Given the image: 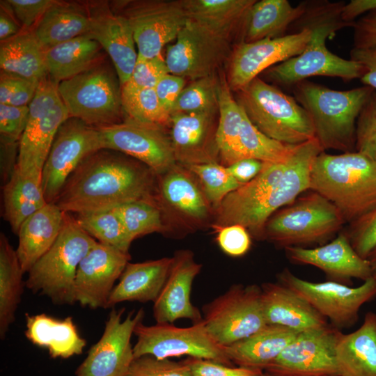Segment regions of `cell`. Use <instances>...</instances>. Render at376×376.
Listing matches in <instances>:
<instances>
[{"instance_id": "cell-1", "label": "cell", "mask_w": 376, "mask_h": 376, "mask_svg": "<svg viewBox=\"0 0 376 376\" xmlns=\"http://www.w3.org/2000/svg\"><path fill=\"white\" fill-rule=\"evenodd\" d=\"M323 149L315 138L297 146L284 163L265 162L260 173L229 194L217 211L213 226L240 224L263 238L268 219L310 189L313 163Z\"/></svg>"}, {"instance_id": "cell-2", "label": "cell", "mask_w": 376, "mask_h": 376, "mask_svg": "<svg viewBox=\"0 0 376 376\" xmlns=\"http://www.w3.org/2000/svg\"><path fill=\"white\" fill-rule=\"evenodd\" d=\"M120 153L102 149L86 157L68 178L55 203L63 212L79 214L131 201L158 200L157 175Z\"/></svg>"}, {"instance_id": "cell-3", "label": "cell", "mask_w": 376, "mask_h": 376, "mask_svg": "<svg viewBox=\"0 0 376 376\" xmlns=\"http://www.w3.org/2000/svg\"><path fill=\"white\" fill-rule=\"evenodd\" d=\"M310 189L332 203L350 224L376 208V162L357 151H323L313 163Z\"/></svg>"}, {"instance_id": "cell-4", "label": "cell", "mask_w": 376, "mask_h": 376, "mask_svg": "<svg viewBox=\"0 0 376 376\" xmlns=\"http://www.w3.org/2000/svg\"><path fill=\"white\" fill-rule=\"evenodd\" d=\"M292 87L294 97L311 117L323 150L355 151L357 120L375 90L363 85L338 91L306 80Z\"/></svg>"}, {"instance_id": "cell-5", "label": "cell", "mask_w": 376, "mask_h": 376, "mask_svg": "<svg viewBox=\"0 0 376 376\" xmlns=\"http://www.w3.org/2000/svg\"><path fill=\"white\" fill-rule=\"evenodd\" d=\"M97 242L72 214L64 212L58 238L29 270L25 286L34 293L45 295L55 304H73L78 266Z\"/></svg>"}, {"instance_id": "cell-6", "label": "cell", "mask_w": 376, "mask_h": 376, "mask_svg": "<svg viewBox=\"0 0 376 376\" xmlns=\"http://www.w3.org/2000/svg\"><path fill=\"white\" fill-rule=\"evenodd\" d=\"M238 91L237 102L250 121L267 136L289 145L315 138L311 117L294 97L259 77Z\"/></svg>"}, {"instance_id": "cell-7", "label": "cell", "mask_w": 376, "mask_h": 376, "mask_svg": "<svg viewBox=\"0 0 376 376\" xmlns=\"http://www.w3.org/2000/svg\"><path fill=\"white\" fill-rule=\"evenodd\" d=\"M346 223L339 210L312 191L276 212L267 221L263 237L284 249L323 243Z\"/></svg>"}, {"instance_id": "cell-8", "label": "cell", "mask_w": 376, "mask_h": 376, "mask_svg": "<svg viewBox=\"0 0 376 376\" xmlns=\"http://www.w3.org/2000/svg\"><path fill=\"white\" fill-rule=\"evenodd\" d=\"M58 92L71 118L95 127L122 122L121 86L102 61L61 81Z\"/></svg>"}, {"instance_id": "cell-9", "label": "cell", "mask_w": 376, "mask_h": 376, "mask_svg": "<svg viewBox=\"0 0 376 376\" xmlns=\"http://www.w3.org/2000/svg\"><path fill=\"white\" fill-rule=\"evenodd\" d=\"M29 116L19 142L16 167L22 173L42 178V171L60 126L70 118L49 77L38 85L29 105Z\"/></svg>"}, {"instance_id": "cell-10", "label": "cell", "mask_w": 376, "mask_h": 376, "mask_svg": "<svg viewBox=\"0 0 376 376\" xmlns=\"http://www.w3.org/2000/svg\"><path fill=\"white\" fill-rule=\"evenodd\" d=\"M261 288L256 284H235L203 307V321L212 337L227 347L267 325Z\"/></svg>"}, {"instance_id": "cell-11", "label": "cell", "mask_w": 376, "mask_h": 376, "mask_svg": "<svg viewBox=\"0 0 376 376\" xmlns=\"http://www.w3.org/2000/svg\"><path fill=\"white\" fill-rule=\"evenodd\" d=\"M134 334L136 336L133 346L134 359L144 355L161 359L187 356L231 366L225 347L212 337L203 320L186 327L170 323L148 326L141 321Z\"/></svg>"}, {"instance_id": "cell-12", "label": "cell", "mask_w": 376, "mask_h": 376, "mask_svg": "<svg viewBox=\"0 0 376 376\" xmlns=\"http://www.w3.org/2000/svg\"><path fill=\"white\" fill-rule=\"evenodd\" d=\"M116 13L129 22L138 55L160 56L163 47L176 39L188 22L181 1H114L109 3Z\"/></svg>"}, {"instance_id": "cell-13", "label": "cell", "mask_w": 376, "mask_h": 376, "mask_svg": "<svg viewBox=\"0 0 376 376\" xmlns=\"http://www.w3.org/2000/svg\"><path fill=\"white\" fill-rule=\"evenodd\" d=\"M278 282L306 299L339 330L353 326L358 320L361 307L376 297V279L373 276L352 288L332 281H308L285 269L278 274Z\"/></svg>"}, {"instance_id": "cell-14", "label": "cell", "mask_w": 376, "mask_h": 376, "mask_svg": "<svg viewBox=\"0 0 376 376\" xmlns=\"http://www.w3.org/2000/svg\"><path fill=\"white\" fill-rule=\"evenodd\" d=\"M104 149L102 133L70 117L58 128L42 171V185L47 203H55L66 181L86 157Z\"/></svg>"}, {"instance_id": "cell-15", "label": "cell", "mask_w": 376, "mask_h": 376, "mask_svg": "<svg viewBox=\"0 0 376 376\" xmlns=\"http://www.w3.org/2000/svg\"><path fill=\"white\" fill-rule=\"evenodd\" d=\"M341 331L327 327L300 332L265 369L274 376H340L336 345Z\"/></svg>"}, {"instance_id": "cell-16", "label": "cell", "mask_w": 376, "mask_h": 376, "mask_svg": "<svg viewBox=\"0 0 376 376\" xmlns=\"http://www.w3.org/2000/svg\"><path fill=\"white\" fill-rule=\"evenodd\" d=\"M124 311H111L102 336L89 349L75 376H125L134 359L132 336L145 313L140 308L123 319Z\"/></svg>"}, {"instance_id": "cell-17", "label": "cell", "mask_w": 376, "mask_h": 376, "mask_svg": "<svg viewBox=\"0 0 376 376\" xmlns=\"http://www.w3.org/2000/svg\"><path fill=\"white\" fill-rule=\"evenodd\" d=\"M311 41L299 55L266 70L267 77L276 84L293 86L314 76L338 77L344 81L361 79L365 68L352 59H345L326 47V40L334 37L326 29L311 31Z\"/></svg>"}, {"instance_id": "cell-18", "label": "cell", "mask_w": 376, "mask_h": 376, "mask_svg": "<svg viewBox=\"0 0 376 376\" xmlns=\"http://www.w3.org/2000/svg\"><path fill=\"white\" fill-rule=\"evenodd\" d=\"M166 49L169 73L196 80L214 75L229 51L227 38L188 20Z\"/></svg>"}, {"instance_id": "cell-19", "label": "cell", "mask_w": 376, "mask_h": 376, "mask_svg": "<svg viewBox=\"0 0 376 376\" xmlns=\"http://www.w3.org/2000/svg\"><path fill=\"white\" fill-rule=\"evenodd\" d=\"M104 149L133 157L157 176L176 164L170 138L162 127L125 119L119 123L98 127Z\"/></svg>"}, {"instance_id": "cell-20", "label": "cell", "mask_w": 376, "mask_h": 376, "mask_svg": "<svg viewBox=\"0 0 376 376\" xmlns=\"http://www.w3.org/2000/svg\"><path fill=\"white\" fill-rule=\"evenodd\" d=\"M312 33L304 30L275 38L241 42L235 49L229 68L228 84L239 91L268 68L302 53Z\"/></svg>"}, {"instance_id": "cell-21", "label": "cell", "mask_w": 376, "mask_h": 376, "mask_svg": "<svg viewBox=\"0 0 376 376\" xmlns=\"http://www.w3.org/2000/svg\"><path fill=\"white\" fill-rule=\"evenodd\" d=\"M130 259L129 253L97 242L78 266L75 302L93 309L107 308L115 282L120 279Z\"/></svg>"}, {"instance_id": "cell-22", "label": "cell", "mask_w": 376, "mask_h": 376, "mask_svg": "<svg viewBox=\"0 0 376 376\" xmlns=\"http://www.w3.org/2000/svg\"><path fill=\"white\" fill-rule=\"evenodd\" d=\"M86 4L90 19L88 33L109 55L122 86L130 79L138 58L132 30L109 1H90Z\"/></svg>"}, {"instance_id": "cell-23", "label": "cell", "mask_w": 376, "mask_h": 376, "mask_svg": "<svg viewBox=\"0 0 376 376\" xmlns=\"http://www.w3.org/2000/svg\"><path fill=\"white\" fill-rule=\"evenodd\" d=\"M201 267L189 250L178 251L172 257L167 279L153 303L156 323L173 324L180 319H188L194 324L203 320L201 313L191 301L193 282Z\"/></svg>"}, {"instance_id": "cell-24", "label": "cell", "mask_w": 376, "mask_h": 376, "mask_svg": "<svg viewBox=\"0 0 376 376\" xmlns=\"http://www.w3.org/2000/svg\"><path fill=\"white\" fill-rule=\"evenodd\" d=\"M285 250L290 261L318 267L326 274L329 281L347 285L352 279L365 281L373 277L368 260L354 251L345 233L315 248L290 246Z\"/></svg>"}, {"instance_id": "cell-25", "label": "cell", "mask_w": 376, "mask_h": 376, "mask_svg": "<svg viewBox=\"0 0 376 376\" xmlns=\"http://www.w3.org/2000/svg\"><path fill=\"white\" fill-rule=\"evenodd\" d=\"M158 176L157 198L161 207L166 205L191 224H201L208 219L212 206L189 170L176 164Z\"/></svg>"}, {"instance_id": "cell-26", "label": "cell", "mask_w": 376, "mask_h": 376, "mask_svg": "<svg viewBox=\"0 0 376 376\" xmlns=\"http://www.w3.org/2000/svg\"><path fill=\"white\" fill-rule=\"evenodd\" d=\"M260 288L267 324L281 326L298 332L329 324L306 299L281 283H265Z\"/></svg>"}, {"instance_id": "cell-27", "label": "cell", "mask_w": 376, "mask_h": 376, "mask_svg": "<svg viewBox=\"0 0 376 376\" xmlns=\"http://www.w3.org/2000/svg\"><path fill=\"white\" fill-rule=\"evenodd\" d=\"M213 114L203 112L171 115L170 140L176 162L185 166L217 162L210 145Z\"/></svg>"}, {"instance_id": "cell-28", "label": "cell", "mask_w": 376, "mask_h": 376, "mask_svg": "<svg viewBox=\"0 0 376 376\" xmlns=\"http://www.w3.org/2000/svg\"><path fill=\"white\" fill-rule=\"evenodd\" d=\"M64 212L55 203H47L21 224L17 256L23 273L52 247L62 229Z\"/></svg>"}, {"instance_id": "cell-29", "label": "cell", "mask_w": 376, "mask_h": 376, "mask_svg": "<svg viewBox=\"0 0 376 376\" xmlns=\"http://www.w3.org/2000/svg\"><path fill=\"white\" fill-rule=\"evenodd\" d=\"M171 258L128 263L112 290L107 308L123 301H152L158 298L167 279Z\"/></svg>"}, {"instance_id": "cell-30", "label": "cell", "mask_w": 376, "mask_h": 376, "mask_svg": "<svg viewBox=\"0 0 376 376\" xmlns=\"http://www.w3.org/2000/svg\"><path fill=\"white\" fill-rule=\"evenodd\" d=\"M26 338L33 345L47 350L52 358L68 359L81 354L86 345L72 320H61L45 313L25 314Z\"/></svg>"}, {"instance_id": "cell-31", "label": "cell", "mask_w": 376, "mask_h": 376, "mask_svg": "<svg viewBox=\"0 0 376 376\" xmlns=\"http://www.w3.org/2000/svg\"><path fill=\"white\" fill-rule=\"evenodd\" d=\"M336 359L340 376H376V313H367L356 331L341 333Z\"/></svg>"}, {"instance_id": "cell-32", "label": "cell", "mask_w": 376, "mask_h": 376, "mask_svg": "<svg viewBox=\"0 0 376 376\" xmlns=\"http://www.w3.org/2000/svg\"><path fill=\"white\" fill-rule=\"evenodd\" d=\"M300 333L267 324L251 336L225 347L231 362L241 367L265 370Z\"/></svg>"}, {"instance_id": "cell-33", "label": "cell", "mask_w": 376, "mask_h": 376, "mask_svg": "<svg viewBox=\"0 0 376 376\" xmlns=\"http://www.w3.org/2000/svg\"><path fill=\"white\" fill-rule=\"evenodd\" d=\"M33 30L45 51L88 33L90 19L86 4L55 0Z\"/></svg>"}, {"instance_id": "cell-34", "label": "cell", "mask_w": 376, "mask_h": 376, "mask_svg": "<svg viewBox=\"0 0 376 376\" xmlns=\"http://www.w3.org/2000/svg\"><path fill=\"white\" fill-rule=\"evenodd\" d=\"M102 47L86 33L45 51L48 77L58 84L102 61Z\"/></svg>"}, {"instance_id": "cell-35", "label": "cell", "mask_w": 376, "mask_h": 376, "mask_svg": "<svg viewBox=\"0 0 376 376\" xmlns=\"http://www.w3.org/2000/svg\"><path fill=\"white\" fill-rule=\"evenodd\" d=\"M255 0H183L188 20L228 38L246 19Z\"/></svg>"}, {"instance_id": "cell-36", "label": "cell", "mask_w": 376, "mask_h": 376, "mask_svg": "<svg viewBox=\"0 0 376 376\" xmlns=\"http://www.w3.org/2000/svg\"><path fill=\"white\" fill-rule=\"evenodd\" d=\"M1 70L40 82L48 77L45 50L33 29H22L0 43Z\"/></svg>"}, {"instance_id": "cell-37", "label": "cell", "mask_w": 376, "mask_h": 376, "mask_svg": "<svg viewBox=\"0 0 376 376\" xmlns=\"http://www.w3.org/2000/svg\"><path fill=\"white\" fill-rule=\"evenodd\" d=\"M303 11V2L293 7L287 0L256 1L246 19L242 42H252L287 35L290 25Z\"/></svg>"}, {"instance_id": "cell-38", "label": "cell", "mask_w": 376, "mask_h": 376, "mask_svg": "<svg viewBox=\"0 0 376 376\" xmlns=\"http://www.w3.org/2000/svg\"><path fill=\"white\" fill-rule=\"evenodd\" d=\"M3 216L13 232L17 234L21 224L45 206L42 178L26 175L15 166L2 190Z\"/></svg>"}, {"instance_id": "cell-39", "label": "cell", "mask_w": 376, "mask_h": 376, "mask_svg": "<svg viewBox=\"0 0 376 376\" xmlns=\"http://www.w3.org/2000/svg\"><path fill=\"white\" fill-rule=\"evenodd\" d=\"M16 250L3 233L0 235V337L3 340L21 301L24 283Z\"/></svg>"}, {"instance_id": "cell-40", "label": "cell", "mask_w": 376, "mask_h": 376, "mask_svg": "<svg viewBox=\"0 0 376 376\" xmlns=\"http://www.w3.org/2000/svg\"><path fill=\"white\" fill-rule=\"evenodd\" d=\"M218 109L219 119L215 131V146L224 164L228 166L232 162L245 112L233 97L231 88L225 80L219 83Z\"/></svg>"}, {"instance_id": "cell-41", "label": "cell", "mask_w": 376, "mask_h": 376, "mask_svg": "<svg viewBox=\"0 0 376 376\" xmlns=\"http://www.w3.org/2000/svg\"><path fill=\"white\" fill-rule=\"evenodd\" d=\"M113 209L132 241L143 235L166 230L158 200L131 201Z\"/></svg>"}, {"instance_id": "cell-42", "label": "cell", "mask_w": 376, "mask_h": 376, "mask_svg": "<svg viewBox=\"0 0 376 376\" xmlns=\"http://www.w3.org/2000/svg\"><path fill=\"white\" fill-rule=\"evenodd\" d=\"M79 226L97 242L129 253L132 242L113 209L76 214Z\"/></svg>"}, {"instance_id": "cell-43", "label": "cell", "mask_w": 376, "mask_h": 376, "mask_svg": "<svg viewBox=\"0 0 376 376\" xmlns=\"http://www.w3.org/2000/svg\"><path fill=\"white\" fill-rule=\"evenodd\" d=\"M121 102L127 120L162 128L170 122V115L162 107L155 88H121Z\"/></svg>"}, {"instance_id": "cell-44", "label": "cell", "mask_w": 376, "mask_h": 376, "mask_svg": "<svg viewBox=\"0 0 376 376\" xmlns=\"http://www.w3.org/2000/svg\"><path fill=\"white\" fill-rule=\"evenodd\" d=\"M344 1H310L303 2L304 11L288 29V34L297 33L304 30L327 29L334 35L339 30L353 26L342 18Z\"/></svg>"}, {"instance_id": "cell-45", "label": "cell", "mask_w": 376, "mask_h": 376, "mask_svg": "<svg viewBox=\"0 0 376 376\" xmlns=\"http://www.w3.org/2000/svg\"><path fill=\"white\" fill-rule=\"evenodd\" d=\"M185 167L196 177L207 201L215 210L229 194L242 185L233 178L227 166L217 162Z\"/></svg>"}, {"instance_id": "cell-46", "label": "cell", "mask_w": 376, "mask_h": 376, "mask_svg": "<svg viewBox=\"0 0 376 376\" xmlns=\"http://www.w3.org/2000/svg\"><path fill=\"white\" fill-rule=\"evenodd\" d=\"M219 83L214 75L194 80L185 87L171 113H214L218 109Z\"/></svg>"}, {"instance_id": "cell-47", "label": "cell", "mask_w": 376, "mask_h": 376, "mask_svg": "<svg viewBox=\"0 0 376 376\" xmlns=\"http://www.w3.org/2000/svg\"><path fill=\"white\" fill-rule=\"evenodd\" d=\"M355 151L376 162V91L362 107L356 123Z\"/></svg>"}, {"instance_id": "cell-48", "label": "cell", "mask_w": 376, "mask_h": 376, "mask_svg": "<svg viewBox=\"0 0 376 376\" xmlns=\"http://www.w3.org/2000/svg\"><path fill=\"white\" fill-rule=\"evenodd\" d=\"M345 234L354 251L367 259L376 247V208L350 223Z\"/></svg>"}, {"instance_id": "cell-49", "label": "cell", "mask_w": 376, "mask_h": 376, "mask_svg": "<svg viewBox=\"0 0 376 376\" xmlns=\"http://www.w3.org/2000/svg\"><path fill=\"white\" fill-rule=\"evenodd\" d=\"M125 376H192L184 362L144 355L132 361Z\"/></svg>"}, {"instance_id": "cell-50", "label": "cell", "mask_w": 376, "mask_h": 376, "mask_svg": "<svg viewBox=\"0 0 376 376\" xmlns=\"http://www.w3.org/2000/svg\"><path fill=\"white\" fill-rule=\"evenodd\" d=\"M29 116V105L0 104V144L19 146Z\"/></svg>"}, {"instance_id": "cell-51", "label": "cell", "mask_w": 376, "mask_h": 376, "mask_svg": "<svg viewBox=\"0 0 376 376\" xmlns=\"http://www.w3.org/2000/svg\"><path fill=\"white\" fill-rule=\"evenodd\" d=\"M169 73L165 61L161 56L148 58L138 55L130 79L121 88H155L158 81Z\"/></svg>"}, {"instance_id": "cell-52", "label": "cell", "mask_w": 376, "mask_h": 376, "mask_svg": "<svg viewBox=\"0 0 376 376\" xmlns=\"http://www.w3.org/2000/svg\"><path fill=\"white\" fill-rule=\"evenodd\" d=\"M217 233V242L227 255L238 257L244 255L250 249L251 241L249 231L240 224L223 226H213Z\"/></svg>"}, {"instance_id": "cell-53", "label": "cell", "mask_w": 376, "mask_h": 376, "mask_svg": "<svg viewBox=\"0 0 376 376\" xmlns=\"http://www.w3.org/2000/svg\"><path fill=\"white\" fill-rule=\"evenodd\" d=\"M184 362L192 376H262L263 370L244 367H232L214 361L187 357Z\"/></svg>"}, {"instance_id": "cell-54", "label": "cell", "mask_w": 376, "mask_h": 376, "mask_svg": "<svg viewBox=\"0 0 376 376\" xmlns=\"http://www.w3.org/2000/svg\"><path fill=\"white\" fill-rule=\"evenodd\" d=\"M55 0H8L23 29H33Z\"/></svg>"}, {"instance_id": "cell-55", "label": "cell", "mask_w": 376, "mask_h": 376, "mask_svg": "<svg viewBox=\"0 0 376 376\" xmlns=\"http://www.w3.org/2000/svg\"><path fill=\"white\" fill-rule=\"evenodd\" d=\"M185 78L169 73L155 87L159 102L170 116L178 97L185 88Z\"/></svg>"}, {"instance_id": "cell-56", "label": "cell", "mask_w": 376, "mask_h": 376, "mask_svg": "<svg viewBox=\"0 0 376 376\" xmlns=\"http://www.w3.org/2000/svg\"><path fill=\"white\" fill-rule=\"evenodd\" d=\"M352 27L354 48L364 49L376 45V10L355 21Z\"/></svg>"}, {"instance_id": "cell-57", "label": "cell", "mask_w": 376, "mask_h": 376, "mask_svg": "<svg viewBox=\"0 0 376 376\" xmlns=\"http://www.w3.org/2000/svg\"><path fill=\"white\" fill-rule=\"evenodd\" d=\"M350 59L361 64L366 70L360 79L361 83L371 87L376 91V45L368 48H352Z\"/></svg>"}, {"instance_id": "cell-58", "label": "cell", "mask_w": 376, "mask_h": 376, "mask_svg": "<svg viewBox=\"0 0 376 376\" xmlns=\"http://www.w3.org/2000/svg\"><path fill=\"white\" fill-rule=\"evenodd\" d=\"M263 162L255 159H242L227 166L233 178L240 184H246L255 178L264 166Z\"/></svg>"}, {"instance_id": "cell-59", "label": "cell", "mask_w": 376, "mask_h": 376, "mask_svg": "<svg viewBox=\"0 0 376 376\" xmlns=\"http://www.w3.org/2000/svg\"><path fill=\"white\" fill-rule=\"evenodd\" d=\"M23 29L8 0L0 1V40H7Z\"/></svg>"}, {"instance_id": "cell-60", "label": "cell", "mask_w": 376, "mask_h": 376, "mask_svg": "<svg viewBox=\"0 0 376 376\" xmlns=\"http://www.w3.org/2000/svg\"><path fill=\"white\" fill-rule=\"evenodd\" d=\"M39 83L22 78L7 104L16 107L29 105L36 95Z\"/></svg>"}, {"instance_id": "cell-61", "label": "cell", "mask_w": 376, "mask_h": 376, "mask_svg": "<svg viewBox=\"0 0 376 376\" xmlns=\"http://www.w3.org/2000/svg\"><path fill=\"white\" fill-rule=\"evenodd\" d=\"M375 10L376 0H351L344 5L342 18L347 23L354 24L359 16Z\"/></svg>"}, {"instance_id": "cell-62", "label": "cell", "mask_w": 376, "mask_h": 376, "mask_svg": "<svg viewBox=\"0 0 376 376\" xmlns=\"http://www.w3.org/2000/svg\"><path fill=\"white\" fill-rule=\"evenodd\" d=\"M22 77L1 70L0 104H7Z\"/></svg>"}, {"instance_id": "cell-63", "label": "cell", "mask_w": 376, "mask_h": 376, "mask_svg": "<svg viewBox=\"0 0 376 376\" xmlns=\"http://www.w3.org/2000/svg\"><path fill=\"white\" fill-rule=\"evenodd\" d=\"M367 259L370 265L373 276L376 279V247L370 253Z\"/></svg>"}, {"instance_id": "cell-64", "label": "cell", "mask_w": 376, "mask_h": 376, "mask_svg": "<svg viewBox=\"0 0 376 376\" xmlns=\"http://www.w3.org/2000/svg\"><path fill=\"white\" fill-rule=\"evenodd\" d=\"M262 376H274V375H270V374H268V373H263Z\"/></svg>"}]
</instances>
